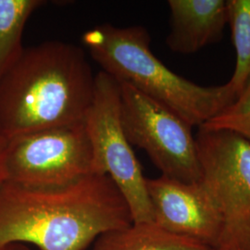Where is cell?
I'll list each match as a JSON object with an SVG mask.
<instances>
[{"mask_svg":"<svg viewBox=\"0 0 250 250\" xmlns=\"http://www.w3.org/2000/svg\"><path fill=\"white\" fill-rule=\"evenodd\" d=\"M118 83L121 121L131 146L145 150L161 175L188 184L199 182L200 165L192 126L161 102Z\"/></svg>","mask_w":250,"mask_h":250,"instance_id":"cell-7","label":"cell"},{"mask_svg":"<svg viewBox=\"0 0 250 250\" xmlns=\"http://www.w3.org/2000/svg\"><path fill=\"white\" fill-rule=\"evenodd\" d=\"M82 40L103 72L161 102L192 127L202 126L236 99L228 83L204 86L172 72L152 52L145 27L100 24Z\"/></svg>","mask_w":250,"mask_h":250,"instance_id":"cell-3","label":"cell"},{"mask_svg":"<svg viewBox=\"0 0 250 250\" xmlns=\"http://www.w3.org/2000/svg\"><path fill=\"white\" fill-rule=\"evenodd\" d=\"M7 140L0 137V188L7 182L6 167H5V152Z\"/></svg>","mask_w":250,"mask_h":250,"instance_id":"cell-14","label":"cell"},{"mask_svg":"<svg viewBox=\"0 0 250 250\" xmlns=\"http://www.w3.org/2000/svg\"><path fill=\"white\" fill-rule=\"evenodd\" d=\"M44 0H0V80L24 50L22 33L31 15Z\"/></svg>","mask_w":250,"mask_h":250,"instance_id":"cell-11","label":"cell"},{"mask_svg":"<svg viewBox=\"0 0 250 250\" xmlns=\"http://www.w3.org/2000/svg\"><path fill=\"white\" fill-rule=\"evenodd\" d=\"M146 189L154 224L214 250L222 247L224 220L200 181L188 184L161 175L146 178Z\"/></svg>","mask_w":250,"mask_h":250,"instance_id":"cell-8","label":"cell"},{"mask_svg":"<svg viewBox=\"0 0 250 250\" xmlns=\"http://www.w3.org/2000/svg\"><path fill=\"white\" fill-rule=\"evenodd\" d=\"M226 4L236 57L228 84L237 98L250 81V0H227Z\"/></svg>","mask_w":250,"mask_h":250,"instance_id":"cell-12","label":"cell"},{"mask_svg":"<svg viewBox=\"0 0 250 250\" xmlns=\"http://www.w3.org/2000/svg\"><path fill=\"white\" fill-rule=\"evenodd\" d=\"M0 250H32L27 245L24 244H9V245H5L0 247Z\"/></svg>","mask_w":250,"mask_h":250,"instance_id":"cell-15","label":"cell"},{"mask_svg":"<svg viewBox=\"0 0 250 250\" xmlns=\"http://www.w3.org/2000/svg\"><path fill=\"white\" fill-rule=\"evenodd\" d=\"M133 224L125 198L107 175L91 174L61 188H0V247L85 250L105 232Z\"/></svg>","mask_w":250,"mask_h":250,"instance_id":"cell-1","label":"cell"},{"mask_svg":"<svg viewBox=\"0 0 250 250\" xmlns=\"http://www.w3.org/2000/svg\"><path fill=\"white\" fill-rule=\"evenodd\" d=\"M200 182L224 220L220 249L250 250V142L229 130L199 127Z\"/></svg>","mask_w":250,"mask_h":250,"instance_id":"cell-5","label":"cell"},{"mask_svg":"<svg viewBox=\"0 0 250 250\" xmlns=\"http://www.w3.org/2000/svg\"><path fill=\"white\" fill-rule=\"evenodd\" d=\"M91 250H217L154 224H132L101 234Z\"/></svg>","mask_w":250,"mask_h":250,"instance_id":"cell-10","label":"cell"},{"mask_svg":"<svg viewBox=\"0 0 250 250\" xmlns=\"http://www.w3.org/2000/svg\"><path fill=\"white\" fill-rule=\"evenodd\" d=\"M226 250V249H219V250Z\"/></svg>","mask_w":250,"mask_h":250,"instance_id":"cell-16","label":"cell"},{"mask_svg":"<svg viewBox=\"0 0 250 250\" xmlns=\"http://www.w3.org/2000/svg\"><path fill=\"white\" fill-rule=\"evenodd\" d=\"M84 124L93 149L94 173L111 179L125 198L133 224H153L146 178L122 125L120 85L103 71L96 74L94 99Z\"/></svg>","mask_w":250,"mask_h":250,"instance_id":"cell-4","label":"cell"},{"mask_svg":"<svg viewBox=\"0 0 250 250\" xmlns=\"http://www.w3.org/2000/svg\"><path fill=\"white\" fill-rule=\"evenodd\" d=\"M5 167L7 182L28 188H61L96 174L84 122L7 140Z\"/></svg>","mask_w":250,"mask_h":250,"instance_id":"cell-6","label":"cell"},{"mask_svg":"<svg viewBox=\"0 0 250 250\" xmlns=\"http://www.w3.org/2000/svg\"><path fill=\"white\" fill-rule=\"evenodd\" d=\"M95 87L79 46L45 41L24 48L0 80V137L84 122Z\"/></svg>","mask_w":250,"mask_h":250,"instance_id":"cell-2","label":"cell"},{"mask_svg":"<svg viewBox=\"0 0 250 250\" xmlns=\"http://www.w3.org/2000/svg\"><path fill=\"white\" fill-rule=\"evenodd\" d=\"M200 127L209 130H229L250 142V81L232 104Z\"/></svg>","mask_w":250,"mask_h":250,"instance_id":"cell-13","label":"cell"},{"mask_svg":"<svg viewBox=\"0 0 250 250\" xmlns=\"http://www.w3.org/2000/svg\"><path fill=\"white\" fill-rule=\"evenodd\" d=\"M170 31L166 44L171 51L196 53L219 42L228 24L224 0H169Z\"/></svg>","mask_w":250,"mask_h":250,"instance_id":"cell-9","label":"cell"}]
</instances>
